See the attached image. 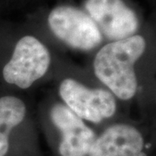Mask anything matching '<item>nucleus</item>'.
<instances>
[{"label": "nucleus", "instance_id": "39448f33", "mask_svg": "<svg viewBox=\"0 0 156 156\" xmlns=\"http://www.w3.org/2000/svg\"><path fill=\"white\" fill-rule=\"evenodd\" d=\"M84 5L101 33L111 40L129 37L139 28L136 14L122 0H86Z\"/></svg>", "mask_w": 156, "mask_h": 156}, {"label": "nucleus", "instance_id": "0eeeda50", "mask_svg": "<svg viewBox=\"0 0 156 156\" xmlns=\"http://www.w3.org/2000/svg\"><path fill=\"white\" fill-rule=\"evenodd\" d=\"M144 147L143 136L137 128L119 123L95 139L88 156H147Z\"/></svg>", "mask_w": 156, "mask_h": 156}, {"label": "nucleus", "instance_id": "423d86ee", "mask_svg": "<svg viewBox=\"0 0 156 156\" xmlns=\"http://www.w3.org/2000/svg\"><path fill=\"white\" fill-rule=\"evenodd\" d=\"M50 118L61 133L59 145L61 156H88L96 136L83 120L66 105L60 103L52 107Z\"/></svg>", "mask_w": 156, "mask_h": 156}, {"label": "nucleus", "instance_id": "7ed1b4c3", "mask_svg": "<svg viewBox=\"0 0 156 156\" xmlns=\"http://www.w3.org/2000/svg\"><path fill=\"white\" fill-rule=\"evenodd\" d=\"M48 23L57 38L76 50H92L102 40L92 18L74 6H56L49 14Z\"/></svg>", "mask_w": 156, "mask_h": 156}, {"label": "nucleus", "instance_id": "6e6552de", "mask_svg": "<svg viewBox=\"0 0 156 156\" xmlns=\"http://www.w3.org/2000/svg\"><path fill=\"white\" fill-rule=\"evenodd\" d=\"M26 115V106L16 96L0 98V156L9 150V136L11 130L22 122Z\"/></svg>", "mask_w": 156, "mask_h": 156}, {"label": "nucleus", "instance_id": "20e7f679", "mask_svg": "<svg viewBox=\"0 0 156 156\" xmlns=\"http://www.w3.org/2000/svg\"><path fill=\"white\" fill-rule=\"evenodd\" d=\"M59 95L74 114L91 122H101L116 111V101L110 91L89 89L71 78L62 82Z\"/></svg>", "mask_w": 156, "mask_h": 156}, {"label": "nucleus", "instance_id": "f257e3e1", "mask_svg": "<svg viewBox=\"0 0 156 156\" xmlns=\"http://www.w3.org/2000/svg\"><path fill=\"white\" fill-rule=\"evenodd\" d=\"M146 50V40L140 35L114 41L95 55L94 71L112 94L122 101L132 99L138 83L134 64Z\"/></svg>", "mask_w": 156, "mask_h": 156}, {"label": "nucleus", "instance_id": "f03ea898", "mask_svg": "<svg viewBox=\"0 0 156 156\" xmlns=\"http://www.w3.org/2000/svg\"><path fill=\"white\" fill-rule=\"evenodd\" d=\"M50 54L38 39L25 36L17 43L11 60L3 69L6 83L22 89H29L47 73Z\"/></svg>", "mask_w": 156, "mask_h": 156}]
</instances>
